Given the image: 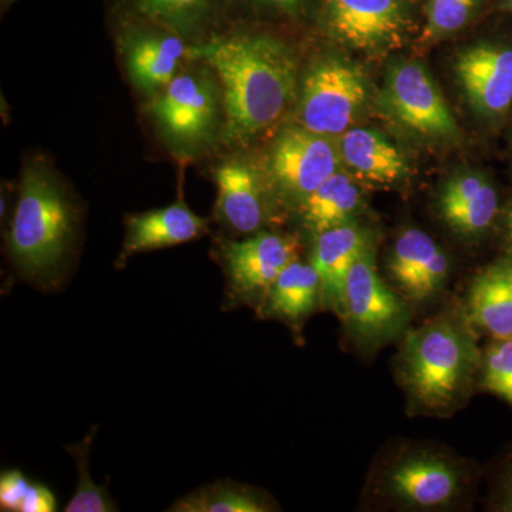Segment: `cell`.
<instances>
[{"mask_svg": "<svg viewBox=\"0 0 512 512\" xmlns=\"http://www.w3.org/2000/svg\"><path fill=\"white\" fill-rule=\"evenodd\" d=\"M187 57L210 64L222 83L228 143H242L281 119L296 94L291 50L266 35L237 33L190 47Z\"/></svg>", "mask_w": 512, "mask_h": 512, "instance_id": "1", "label": "cell"}, {"mask_svg": "<svg viewBox=\"0 0 512 512\" xmlns=\"http://www.w3.org/2000/svg\"><path fill=\"white\" fill-rule=\"evenodd\" d=\"M483 352L463 319L441 315L406 330L397 377L410 403L421 413L443 416L463 406L480 379Z\"/></svg>", "mask_w": 512, "mask_h": 512, "instance_id": "2", "label": "cell"}, {"mask_svg": "<svg viewBox=\"0 0 512 512\" xmlns=\"http://www.w3.org/2000/svg\"><path fill=\"white\" fill-rule=\"evenodd\" d=\"M77 232L79 210L59 178L45 165H26L8 234L9 258L19 275L52 288L63 278Z\"/></svg>", "mask_w": 512, "mask_h": 512, "instance_id": "3", "label": "cell"}, {"mask_svg": "<svg viewBox=\"0 0 512 512\" xmlns=\"http://www.w3.org/2000/svg\"><path fill=\"white\" fill-rule=\"evenodd\" d=\"M468 473L461 460L434 448H407L390 458L379 488L397 507L433 511L453 507L466 494Z\"/></svg>", "mask_w": 512, "mask_h": 512, "instance_id": "4", "label": "cell"}, {"mask_svg": "<svg viewBox=\"0 0 512 512\" xmlns=\"http://www.w3.org/2000/svg\"><path fill=\"white\" fill-rule=\"evenodd\" d=\"M410 303L377 272L375 252L367 248L350 268L343 295L342 318L350 335L375 349L406 333Z\"/></svg>", "mask_w": 512, "mask_h": 512, "instance_id": "5", "label": "cell"}, {"mask_svg": "<svg viewBox=\"0 0 512 512\" xmlns=\"http://www.w3.org/2000/svg\"><path fill=\"white\" fill-rule=\"evenodd\" d=\"M366 99V80L355 66L323 59L306 74L299 117L312 133L338 136L352 126Z\"/></svg>", "mask_w": 512, "mask_h": 512, "instance_id": "6", "label": "cell"}, {"mask_svg": "<svg viewBox=\"0 0 512 512\" xmlns=\"http://www.w3.org/2000/svg\"><path fill=\"white\" fill-rule=\"evenodd\" d=\"M150 109L165 140L178 150L207 146L217 131V92L204 73L177 74L156 94Z\"/></svg>", "mask_w": 512, "mask_h": 512, "instance_id": "7", "label": "cell"}, {"mask_svg": "<svg viewBox=\"0 0 512 512\" xmlns=\"http://www.w3.org/2000/svg\"><path fill=\"white\" fill-rule=\"evenodd\" d=\"M221 258L234 301L261 302L286 266L299 259V242L288 235L256 232L221 244Z\"/></svg>", "mask_w": 512, "mask_h": 512, "instance_id": "8", "label": "cell"}, {"mask_svg": "<svg viewBox=\"0 0 512 512\" xmlns=\"http://www.w3.org/2000/svg\"><path fill=\"white\" fill-rule=\"evenodd\" d=\"M384 106L404 127L423 136L458 137L457 121L430 73L419 63L394 64L387 73Z\"/></svg>", "mask_w": 512, "mask_h": 512, "instance_id": "9", "label": "cell"}, {"mask_svg": "<svg viewBox=\"0 0 512 512\" xmlns=\"http://www.w3.org/2000/svg\"><path fill=\"white\" fill-rule=\"evenodd\" d=\"M338 165V153L328 138L305 127L282 131L269 157L276 187L299 205L338 171Z\"/></svg>", "mask_w": 512, "mask_h": 512, "instance_id": "10", "label": "cell"}, {"mask_svg": "<svg viewBox=\"0 0 512 512\" xmlns=\"http://www.w3.org/2000/svg\"><path fill=\"white\" fill-rule=\"evenodd\" d=\"M387 272L397 293L407 302L421 305L443 292L450 274V261L429 234L419 228H409L394 242Z\"/></svg>", "mask_w": 512, "mask_h": 512, "instance_id": "11", "label": "cell"}, {"mask_svg": "<svg viewBox=\"0 0 512 512\" xmlns=\"http://www.w3.org/2000/svg\"><path fill=\"white\" fill-rule=\"evenodd\" d=\"M333 35L359 50H380L403 39L406 13L399 0H325Z\"/></svg>", "mask_w": 512, "mask_h": 512, "instance_id": "12", "label": "cell"}, {"mask_svg": "<svg viewBox=\"0 0 512 512\" xmlns=\"http://www.w3.org/2000/svg\"><path fill=\"white\" fill-rule=\"evenodd\" d=\"M458 82L471 106L487 117L503 116L512 104V47L484 43L460 53Z\"/></svg>", "mask_w": 512, "mask_h": 512, "instance_id": "13", "label": "cell"}, {"mask_svg": "<svg viewBox=\"0 0 512 512\" xmlns=\"http://www.w3.org/2000/svg\"><path fill=\"white\" fill-rule=\"evenodd\" d=\"M217 184L215 217L241 235H254L266 221L264 183L254 165L241 158L225 161L214 173Z\"/></svg>", "mask_w": 512, "mask_h": 512, "instance_id": "14", "label": "cell"}, {"mask_svg": "<svg viewBox=\"0 0 512 512\" xmlns=\"http://www.w3.org/2000/svg\"><path fill=\"white\" fill-rule=\"evenodd\" d=\"M207 232V221L192 212L183 200L158 210L128 215L117 266L126 264L131 256L187 244Z\"/></svg>", "mask_w": 512, "mask_h": 512, "instance_id": "15", "label": "cell"}, {"mask_svg": "<svg viewBox=\"0 0 512 512\" xmlns=\"http://www.w3.org/2000/svg\"><path fill=\"white\" fill-rule=\"evenodd\" d=\"M372 247L369 232L355 222L316 235L311 264L322 282V303L342 315L346 278L357 258Z\"/></svg>", "mask_w": 512, "mask_h": 512, "instance_id": "16", "label": "cell"}, {"mask_svg": "<svg viewBox=\"0 0 512 512\" xmlns=\"http://www.w3.org/2000/svg\"><path fill=\"white\" fill-rule=\"evenodd\" d=\"M127 72L141 92L158 94L175 76L188 47L173 33L136 30L124 42Z\"/></svg>", "mask_w": 512, "mask_h": 512, "instance_id": "17", "label": "cell"}, {"mask_svg": "<svg viewBox=\"0 0 512 512\" xmlns=\"http://www.w3.org/2000/svg\"><path fill=\"white\" fill-rule=\"evenodd\" d=\"M439 211L444 222L458 235L480 237L497 217V190L484 175L458 174L441 190Z\"/></svg>", "mask_w": 512, "mask_h": 512, "instance_id": "18", "label": "cell"}, {"mask_svg": "<svg viewBox=\"0 0 512 512\" xmlns=\"http://www.w3.org/2000/svg\"><path fill=\"white\" fill-rule=\"evenodd\" d=\"M466 319L493 339L512 338V258L474 278L468 289Z\"/></svg>", "mask_w": 512, "mask_h": 512, "instance_id": "19", "label": "cell"}, {"mask_svg": "<svg viewBox=\"0 0 512 512\" xmlns=\"http://www.w3.org/2000/svg\"><path fill=\"white\" fill-rule=\"evenodd\" d=\"M340 156L360 180L377 185L400 183L409 175L406 158L382 134L352 128L340 140Z\"/></svg>", "mask_w": 512, "mask_h": 512, "instance_id": "20", "label": "cell"}, {"mask_svg": "<svg viewBox=\"0 0 512 512\" xmlns=\"http://www.w3.org/2000/svg\"><path fill=\"white\" fill-rule=\"evenodd\" d=\"M322 303V282L315 266L293 261L286 266L269 289L264 313L269 318L301 323Z\"/></svg>", "mask_w": 512, "mask_h": 512, "instance_id": "21", "label": "cell"}, {"mask_svg": "<svg viewBox=\"0 0 512 512\" xmlns=\"http://www.w3.org/2000/svg\"><path fill=\"white\" fill-rule=\"evenodd\" d=\"M362 194L345 173L336 171L301 204L303 224L315 235L352 222Z\"/></svg>", "mask_w": 512, "mask_h": 512, "instance_id": "22", "label": "cell"}, {"mask_svg": "<svg viewBox=\"0 0 512 512\" xmlns=\"http://www.w3.org/2000/svg\"><path fill=\"white\" fill-rule=\"evenodd\" d=\"M278 505L264 491L234 481L197 488L170 508L175 512H269Z\"/></svg>", "mask_w": 512, "mask_h": 512, "instance_id": "23", "label": "cell"}, {"mask_svg": "<svg viewBox=\"0 0 512 512\" xmlns=\"http://www.w3.org/2000/svg\"><path fill=\"white\" fill-rule=\"evenodd\" d=\"M134 15L175 32H188L210 18L214 0H126Z\"/></svg>", "mask_w": 512, "mask_h": 512, "instance_id": "24", "label": "cell"}, {"mask_svg": "<svg viewBox=\"0 0 512 512\" xmlns=\"http://www.w3.org/2000/svg\"><path fill=\"white\" fill-rule=\"evenodd\" d=\"M96 431V426H94L90 433L84 437L82 443L67 447V451L72 454L74 461H76L79 480H77V488L72 500L64 508L66 512H111L119 510L116 504L111 501L106 488L100 487L90 478V448H92Z\"/></svg>", "mask_w": 512, "mask_h": 512, "instance_id": "25", "label": "cell"}, {"mask_svg": "<svg viewBox=\"0 0 512 512\" xmlns=\"http://www.w3.org/2000/svg\"><path fill=\"white\" fill-rule=\"evenodd\" d=\"M0 510L53 512L57 510V501L46 485L33 483L20 470H8L0 477Z\"/></svg>", "mask_w": 512, "mask_h": 512, "instance_id": "26", "label": "cell"}, {"mask_svg": "<svg viewBox=\"0 0 512 512\" xmlns=\"http://www.w3.org/2000/svg\"><path fill=\"white\" fill-rule=\"evenodd\" d=\"M480 386L512 407V338L493 339L483 352Z\"/></svg>", "mask_w": 512, "mask_h": 512, "instance_id": "27", "label": "cell"}, {"mask_svg": "<svg viewBox=\"0 0 512 512\" xmlns=\"http://www.w3.org/2000/svg\"><path fill=\"white\" fill-rule=\"evenodd\" d=\"M477 3L478 0H429L424 39H439L464 28Z\"/></svg>", "mask_w": 512, "mask_h": 512, "instance_id": "28", "label": "cell"}, {"mask_svg": "<svg viewBox=\"0 0 512 512\" xmlns=\"http://www.w3.org/2000/svg\"><path fill=\"white\" fill-rule=\"evenodd\" d=\"M251 2L293 19L305 15L311 5V0H251Z\"/></svg>", "mask_w": 512, "mask_h": 512, "instance_id": "29", "label": "cell"}, {"mask_svg": "<svg viewBox=\"0 0 512 512\" xmlns=\"http://www.w3.org/2000/svg\"><path fill=\"white\" fill-rule=\"evenodd\" d=\"M494 507L497 511L512 512V467L504 474Z\"/></svg>", "mask_w": 512, "mask_h": 512, "instance_id": "30", "label": "cell"}, {"mask_svg": "<svg viewBox=\"0 0 512 512\" xmlns=\"http://www.w3.org/2000/svg\"><path fill=\"white\" fill-rule=\"evenodd\" d=\"M507 234H508V239H510V242L512 244V202H511L510 208H508V214H507Z\"/></svg>", "mask_w": 512, "mask_h": 512, "instance_id": "31", "label": "cell"}, {"mask_svg": "<svg viewBox=\"0 0 512 512\" xmlns=\"http://www.w3.org/2000/svg\"><path fill=\"white\" fill-rule=\"evenodd\" d=\"M507 8L510 9V12L512 13V0H507Z\"/></svg>", "mask_w": 512, "mask_h": 512, "instance_id": "32", "label": "cell"}, {"mask_svg": "<svg viewBox=\"0 0 512 512\" xmlns=\"http://www.w3.org/2000/svg\"><path fill=\"white\" fill-rule=\"evenodd\" d=\"M5 2H6V0H5ZM8 2H10V0H8Z\"/></svg>", "mask_w": 512, "mask_h": 512, "instance_id": "33", "label": "cell"}]
</instances>
